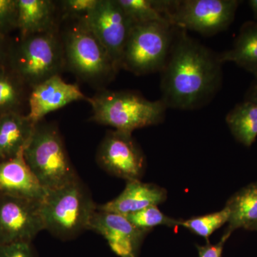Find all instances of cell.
I'll return each instance as SVG.
<instances>
[{"mask_svg":"<svg viewBox=\"0 0 257 257\" xmlns=\"http://www.w3.org/2000/svg\"><path fill=\"white\" fill-rule=\"evenodd\" d=\"M219 55L177 28L162 73V101L168 108L193 110L207 105L222 84Z\"/></svg>","mask_w":257,"mask_h":257,"instance_id":"1","label":"cell"},{"mask_svg":"<svg viewBox=\"0 0 257 257\" xmlns=\"http://www.w3.org/2000/svg\"><path fill=\"white\" fill-rule=\"evenodd\" d=\"M87 101L92 108V121L132 134L161 124L167 109L162 99L149 100L133 91L101 90Z\"/></svg>","mask_w":257,"mask_h":257,"instance_id":"2","label":"cell"},{"mask_svg":"<svg viewBox=\"0 0 257 257\" xmlns=\"http://www.w3.org/2000/svg\"><path fill=\"white\" fill-rule=\"evenodd\" d=\"M70 21L63 32L66 67L79 78L94 85L103 86L114 79L119 69L84 18H65Z\"/></svg>","mask_w":257,"mask_h":257,"instance_id":"3","label":"cell"},{"mask_svg":"<svg viewBox=\"0 0 257 257\" xmlns=\"http://www.w3.org/2000/svg\"><path fill=\"white\" fill-rule=\"evenodd\" d=\"M27 165L47 192L78 179L69 160L60 134L51 124L35 125L23 151Z\"/></svg>","mask_w":257,"mask_h":257,"instance_id":"4","label":"cell"},{"mask_svg":"<svg viewBox=\"0 0 257 257\" xmlns=\"http://www.w3.org/2000/svg\"><path fill=\"white\" fill-rule=\"evenodd\" d=\"M97 209L79 179L47 192L40 203L45 229L61 239H70L87 229Z\"/></svg>","mask_w":257,"mask_h":257,"instance_id":"5","label":"cell"},{"mask_svg":"<svg viewBox=\"0 0 257 257\" xmlns=\"http://www.w3.org/2000/svg\"><path fill=\"white\" fill-rule=\"evenodd\" d=\"M10 62L13 72L31 89L60 75L66 62L59 28L22 37Z\"/></svg>","mask_w":257,"mask_h":257,"instance_id":"6","label":"cell"},{"mask_svg":"<svg viewBox=\"0 0 257 257\" xmlns=\"http://www.w3.org/2000/svg\"><path fill=\"white\" fill-rule=\"evenodd\" d=\"M176 30L169 24H135L125 45L121 69L136 75L162 72L168 60Z\"/></svg>","mask_w":257,"mask_h":257,"instance_id":"7","label":"cell"},{"mask_svg":"<svg viewBox=\"0 0 257 257\" xmlns=\"http://www.w3.org/2000/svg\"><path fill=\"white\" fill-rule=\"evenodd\" d=\"M239 4L237 0L174 1L169 21L180 30L211 36L229 28Z\"/></svg>","mask_w":257,"mask_h":257,"instance_id":"8","label":"cell"},{"mask_svg":"<svg viewBox=\"0 0 257 257\" xmlns=\"http://www.w3.org/2000/svg\"><path fill=\"white\" fill-rule=\"evenodd\" d=\"M96 158L108 173L126 182L140 180L146 166L145 155L133 134L115 130L106 133Z\"/></svg>","mask_w":257,"mask_h":257,"instance_id":"9","label":"cell"},{"mask_svg":"<svg viewBox=\"0 0 257 257\" xmlns=\"http://www.w3.org/2000/svg\"><path fill=\"white\" fill-rule=\"evenodd\" d=\"M44 229L40 202L0 194V246L32 242Z\"/></svg>","mask_w":257,"mask_h":257,"instance_id":"10","label":"cell"},{"mask_svg":"<svg viewBox=\"0 0 257 257\" xmlns=\"http://www.w3.org/2000/svg\"><path fill=\"white\" fill-rule=\"evenodd\" d=\"M83 18L119 70L133 22L116 0H99L95 9Z\"/></svg>","mask_w":257,"mask_h":257,"instance_id":"11","label":"cell"},{"mask_svg":"<svg viewBox=\"0 0 257 257\" xmlns=\"http://www.w3.org/2000/svg\"><path fill=\"white\" fill-rule=\"evenodd\" d=\"M87 229L101 235L111 251L120 257H138L144 239L150 233L135 226L126 216L98 209Z\"/></svg>","mask_w":257,"mask_h":257,"instance_id":"12","label":"cell"},{"mask_svg":"<svg viewBox=\"0 0 257 257\" xmlns=\"http://www.w3.org/2000/svg\"><path fill=\"white\" fill-rule=\"evenodd\" d=\"M82 100L87 101L88 98L77 84L64 82L60 75L54 76L32 88L27 116L37 124L49 113Z\"/></svg>","mask_w":257,"mask_h":257,"instance_id":"13","label":"cell"},{"mask_svg":"<svg viewBox=\"0 0 257 257\" xmlns=\"http://www.w3.org/2000/svg\"><path fill=\"white\" fill-rule=\"evenodd\" d=\"M47 194L27 165L23 152L0 162V194L41 203Z\"/></svg>","mask_w":257,"mask_h":257,"instance_id":"14","label":"cell"},{"mask_svg":"<svg viewBox=\"0 0 257 257\" xmlns=\"http://www.w3.org/2000/svg\"><path fill=\"white\" fill-rule=\"evenodd\" d=\"M167 192L156 184L144 183L140 180L128 181L118 197L97 207L98 210L127 216L151 206L165 202Z\"/></svg>","mask_w":257,"mask_h":257,"instance_id":"15","label":"cell"},{"mask_svg":"<svg viewBox=\"0 0 257 257\" xmlns=\"http://www.w3.org/2000/svg\"><path fill=\"white\" fill-rule=\"evenodd\" d=\"M57 4L51 0H17V28L22 37L59 28Z\"/></svg>","mask_w":257,"mask_h":257,"instance_id":"16","label":"cell"},{"mask_svg":"<svg viewBox=\"0 0 257 257\" xmlns=\"http://www.w3.org/2000/svg\"><path fill=\"white\" fill-rule=\"evenodd\" d=\"M35 124L20 112L0 115V162L23 153L35 130Z\"/></svg>","mask_w":257,"mask_h":257,"instance_id":"17","label":"cell"},{"mask_svg":"<svg viewBox=\"0 0 257 257\" xmlns=\"http://www.w3.org/2000/svg\"><path fill=\"white\" fill-rule=\"evenodd\" d=\"M225 207L230 211L224 236L229 238L238 229H246L257 221V181L243 187L228 199Z\"/></svg>","mask_w":257,"mask_h":257,"instance_id":"18","label":"cell"},{"mask_svg":"<svg viewBox=\"0 0 257 257\" xmlns=\"http://www.w3.org/2000/svg\"><path fill=\"white\" fill-rule=\"evenodd\" d=\"M219 57L223 64L234 62L253 75H257V23L243 24L233 47Z\"/></svg>","mask_w":257,"mask_h":257,"instance_id":"19","label":"cell"},{"mask_svg":"<svg viewBox=\"0 0 257 257\" xmlns=\"http://www.w3.org/2000/svg\"><path fill=\"white\" fill-rule=\"evenodd\" d=\"M226 122L236 141L251 147L257 138V104L244 100L226 116Z\"/></svg>","mask_w":257,"mask_h":257,"instance_id":"20","label":"cell"},{"mask_svg":"<svg viewBox=\"0 0 257 257\" xmlns=\"http://www.w3.org/2000/svg\"><path fill=\"white\" fill-rule=\"evenodd\" d=\"M117 4L135 24H169L173 0H116Z\"/></svg>","mask_w":257,"mask_h":257,"instance_id":"21","label":"cell"},{"mask_svg":"<svg viewBox=\"0 0 257 257\" xmlns=\"http://www.w3.org/2000/svg\"><path fill=\"white\" fill-rule=\"evenodd\" d=\"M25 83L13 72L0 64V115L18 112L23 99Z\"/></svg>","mask_w":257,"mask_h":257,"instance_id":"22","label":"cell"},{"mask_svg":"<svg viewBox=\"0 0 257 257\" xmlns=\"http://www.w3.org/2000/svg\"><path fill=\"white\" fill-rule=\"evenodd\" d=\"M229 216V209L224 207V209L216 212L194 216L187 220H182L181 226L188 229L193 234L202 236L208 241L209 236L216 230L228 223Z\"/></svg>","mask_w":257,"mask_h":257,"instance_id":"23","label":"cell"},{"mask_svg":"<svg viewBox=\"0 0 257 257\" xmlns=\"http://www.w3.org/2000/svg\"><path fill=\"white\" fill-rule=\"evenodd\" d=\"M125 216L139 229L149 231L158 226L177 227L181 226L182 222L181 219H174L166 215L158 209L157 206H151Z\"/></svg>","mask_w":257,"mask_h":257,"instance_id":"24","label":"cell"},{"mask_svg":"<svg viewBox=\"0 0 257 257\" xmlns=\"http://www.w3.org/2000/svg\"><path fill=\"white\" fill-rule=\"evenodd\" d=\"M99 0H64L61 2L63 18H83L92 13Z\"/></svg>","mask_w":257,"mask_h":257,"instance_id":"25","label":"cell"},{"mask_svg":"<svg viewBox=\"0 0 257 257\" xmlns=\"http://www.w3.org/2000/svg\"><path fill=\"white\" fill-rule=\"evenodd\" d=\"M17 28V0H0V35Z\"/></svg>","mask_w":257,"mask_h":257,"instance_id":"26","label":"cell"},{"mask_svg":"<svg viewBox=\"0 0 257 257\" xmlns=\"http://www.w3.org/2000/svg\"><path fill=\"white\" fill-rule=\"evenodd\" d=\"M0 257H37L32 242H16L0 246Z\"/></svg>","mask_w":257,"mask_h":257,"instance_id":"27","label":"cell"},{"mask_svg":"<svg viewBox=\"0 0 257 257\" xmlns=\"http://www.w3.org/2000/svg\"><path fill=\"white\" fill-rule=\"evenodd\" d=\"M229 237L223 235L219 243L211 244L207 241V243L204 246L197 245L199 257H221L222 256L223 248L226 241Z\"/></svg>","mask_w":257,"mask_h":257,"instance_id":"28","label":"cell"},{"mask_svg":"<svg viewBox=\"0 0 257 257\" xmlns=\"http://www.w3.org/2000/svg\"><path fill=\"white\" fill-rule=\"evenodd\" d=\"M245 100L251 101L257 104V75H255L254 80L253 81L251 87L246 93Z\"/></svg>","mask_w":257,"mask_h":257,"instance_id":"29","label":"cell"},{"mask_svg":"<svg viewBox=\"0 0 257 257\" xmlns=\"http://www.w3.org/2000/svg\"><path fill=\"white\" fill-rule=\"evenodd\" d=\"M5 37L0 35V64H1V61L3 60V57H4L5 50Z\"/></svg>","mask_w":257,"mask_h":257,"instance_id":"30","label":"cell"},{"mask_svg":"<svg viewBox=\"0 0 257 257\" xmlns=\"http://www.w3.org/2000/svg\"><path fill=\"white\" fill-rule=\"evenodd\" d=\"M248 3L252 10L255 18L257 19V0H249L248 1Z\"/></svg>","mask_w":257,"mask_h":257,"instance_id":"31","label":"cell"},{"mask_svg":"<svg viewBox=\"0 0 257 257\" xmlns=\"http://www.w3.org/2000/svg\"><path fill=\"white\" fill-rule=\"evenodd\" d=\"M246 229L249 230V231H257V221L252 224L249 225Z\"/></svg>","mask_w":257,"mask_h":257,"instance_id":"32","label":"cell"},{"mask_svg":"<svg viewBox=\"0 0 257 257\" xmlns=\"http://www.w3.org/2000/svg\"><path fill=\"white\" fill-rule=\"evenodd\" d=\"M125 257H130V256H125Z\"/></svg>","mask_w":257,"mask_h":257,"instance_id":"33","label":"cell"}]
</instances>
